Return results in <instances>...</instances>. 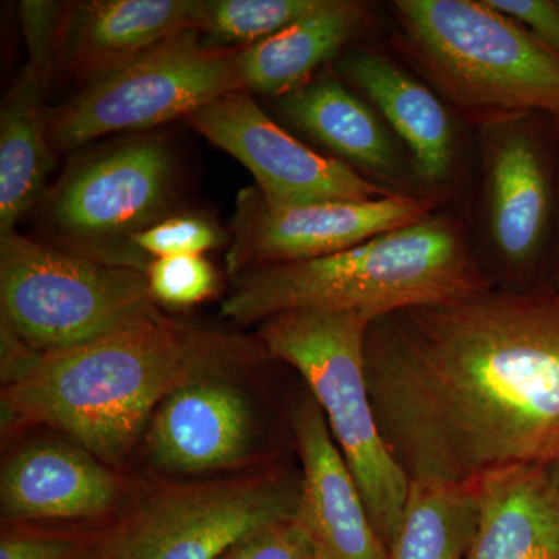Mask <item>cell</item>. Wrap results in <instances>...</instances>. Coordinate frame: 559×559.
<instances>
[{"instance_id":"1","label":"cell","mask_w":559,"mask_h":559,"mask_svg":"<svg viewBox=\"0 0 559 559\" xmlns=\"http://www.w3.org/2000/svg\"><path fill=\"white\" fill-rule=\"evenodd\" d=\"M382 439L411 481L540 465L559 433V289L491 286L370 323Z\"/></svg>"},{"instance_id":"2","label":"cell","mask_w":559,"mask_h":559,"mask_svg":"<svg viewBox=\"0 0 559 559\" xmlns=\"http://www.w3.org/2000/svg\"><path fill=\"white\" fill-rule=\"evenodd\" d=\"M229 334L168 318L58 352H38L2 388V428L46 426L119 469L160 401Z\"/></svg>"},{"instance_id":"3","label":"cell","mask_w":559,"mask_h":559,"mask_svg":"<svg viewBox=\"0 0 559 559\" xmlns=\"http://www.w3.org/2000/svg\"><path fill=\"white\" fill-rule=\"evenodd\" d=\"M491 286L465 218L441 207L344 252L241 272L221 312L241 325L299 310L358 311L377 320Z\"/></svg>"},{"instance_id":"4","label":"cell","mask_w":559,"mask_h":559,"mask_svg":"<svg viewBox=\"0 0 559 559\" xmlns=\"http://www.w3.org/2000/svg\"><path fill=\"white\" fill-rule=\"evenodd\" d=\"M389 47L471 130L522 114L559 124V60L488 0H393Z\"/></svg>"},{"instance_id":"5","label":"cell","mask_w":559,"mask_h":559,"mask_svg":"<svg viewBox=\"0 0 559 559\" xmlns=\"http://www.w3.org/2000/svg\"><path fill=\"white\" fill-rule=\"evenodd\" d=\"M371 322L358 311L280 312L261 322L260 342L267 356L307 382L389 551L403 524L411 480L382 439L371 406L364 360Z\"/></svg>"},{"instance_id":"6","label":"cell","mask_w":559,"mask_h":559,"mask_svg":"<svg viewBox=\"0 0 559 559\" xmlns=\"http://www.w3.org/2000/svg\"><path fill=\"white\" fill-rule=\"evenodd\" d=\"M476 170L465 218L495 286L549 285L559 224V124L522 114L474 130Z\"/></svg>"},{"instance_id":"7","label":"cell","mask_w":559,"mask_h":559,"mask_svg":"<svg viewBox=\"0 0 559 559\" xmlns=\"http://www.w3.org/2000/svg\"><path fill=\"white\" fill-rule=\"evenodd\" d=\"M2 319L38 352H58L165 319L145 272L110 266L14 230L0 237Z\"/></svg>"},{"instance_id":"8","label":"cell","mask_w":559,"mask_h":559,"mask_svg":"<svg viewBox=\"0 0 559 559\" xmlns=\"http://www.w3.org/2000/svg\"><path fill=\"white\" fill-rule=\"evenodd\" d=\"M176 176L170 146L153 134L95 151L51 190L44 207L47 229L57 248L146 274L153 260L132 238L173 215Z\"/></svg>"},{"instance_id":"9","label":"cell","mask_w":559,"mask_h":559,"mask_svg":"<svg viewBox=\"0 0 559 559\" xmlns=\"http://www.w3.org/2000/svg\"><path fill=\"white\" fill-rule=\"evenodd\" d=\"M299 506L300 480L277 471L164 481L131 496L106 527L105 559H218Z\"/></svg>"},{"instance_id":"10","label":"cell","mask_w":559,"mask_h":559,"mask_svg":"<svg viewBox=\"0 0 559 559\" xmlns=\"http://www.w3.org/2000/svg\"><path fill=\"white\" fill-rule=\"evenodd\" d=\"M237 53L209 44L198 28L176 33L50 110L51 146L70 151L116 132L187 120L210 103L245 91Z\"/></svg>"},{"instance_id":"11","label":"cell","mask_w":559,"mask_h":559,"mask_svg":"<svg viewBox=\"0 0 559 559\" xmlns=\"http://www.w3.org/2000/svg\"><path fill=\"white\" fill-rule=\"evenodd\" d=\"M252 347L227 336L167 393L145 430V451L171 476H209L249 465L259 444V417L240 382Z\"/></svg>"},{"instance_id":"12","label":"cell","mask_w":559,"mask_h":559,"mask_svg":"<svg viewBox=\"0 0 559 559\" xmlns=\"http://www.w3.org/2000/svg\"><path fill=\"white\" fill-rule=\"evenodd\" d=\"M444 202L395 193L367 201H325L275 207L257 187L241 190L230 227L231 275L333 255L428 218Z\"/></svg>"},{"instance_id":"13","label":"cell","mask_w":559,"mask_h":559,"mask_svg":"<svg viewBox=\"0 0 559 559\" xmlns=\"http://www.w3.org/2000/svg\"><path fill=\"white\" fill-rule=\"evenodd\" d=\"M187 123L245 165L267 204L367 201L395 194L342 162L312 150L271 119L252 94L231 92Z\"/></svg>"},{"instance_id":"14","label":"cell","mask_w":559,"mask_h":559,"mask_svg":"<svg viewBox=\"0 0 559 559\" xmlns=\"http://www.w3.org/2000/svg\"><path fill=\"white\" fill-rule=\"evenodd\" d=\"M331 68L380 114L409 153L426 190L447 204L455 200L465 187L466 127L440 95L395 57L364 44Z\"/></svg>"},{"instance_id":"15","label":"cell","mask_w":559,"mask_h":559,"mask_svg":"<svg viewBox=\"0 0 559 559\" xmlns=\"http://www.w3.org/2000/svg\"><path fill=\"white\" fill-rule=\"evenodd\" d=\"M119 469L70 440L25 444L2 466V524L95 522L117 518L131 499Z\"/></svg>"},{"instance_id":"16","label":"cell","mask_w":559,"mask_h":559,"mask_svg":"<svg viewBox=\"0 0 559 559\" xmlns=\"http://www.w3.org/2000/svg\"><path fill=\"white\" fill-rule=\"evenodd\" d=\"M271 105L289 127L325 150L326 156L393 193L432 197L423 186L409 153L380 114L333 68L323 69L299 90L272 98Z\"/></svg>"},{"instance_id":"17","label":"cell","mask_w":559,"mask_h":559,"mask_svg":"<svg viewBox=\"0 0 559 559\" xmlns=\"http://www.w3.org/2000/svg\"><path fill=\"white\" fill-rule=\"evenodd\" d=\"M301 462L299 520L318 559H389L358 484L312 396L294 407Z\"/></svg>"},{"instance_id":"18","label":"cell","mask_w":559,"mask_h":559,"mask_svg":"<svg viewBox=\"0 0 559 559\" xmlns=\"http://www.w3.org/2000/svg\"><path fill=\"white\" fill-rule=\"evenodd\" d=\"M202 0L66 2L57 68L91 84L171 38L197 28Z\"/></svg>"},{"instance_id":"19","label":"cell","mask_w":559,"mask_h":559,"mask_svg":"<svg viewBox=\"0 0 559 559\" xmlns=\"http://www.w3.org/2000/svg\"><path fill=\"white\" fill-rule=\"evenodd\" d=\"M377 22L374 3L326 0L322 9L285 31L238 49L242 90L271 98L299 90L345 51L362 44Z\"/></svg>"},{"instance_id":"20","label":"cell","mask_w":559,"mask_h":559,"mask_svg":"<svg viewBox=\"0 0 559 559\" xmlns=\"http://www.w3.org/2000/svg\"><path fill=\"white\" fill-rule=\"evenodd\" d=\"M477 521L466 559H559V489L540 465L476 481Z\"/></svg>"},{"instance_id":"21","label":"cell","mask_w":559,"mask_h":559,"mask_svg":"<svg viewBox=\"0 0 559 559\" xmlns=\"http://www.w3.org/2000/svg\"><path fill=\"white\" fill-rule=\"evenodd\" d=\"M46 76L32 64L22 69L0 110V237L40 200L55 170L49 112L44 106Z\"/></svg>"},{"instance_id":"22","label":"cell","mask_w":559,"mask_h":559,"mask_svg":"<svg viewBox=\"0 0 559 559\" xmlns=\"http://www.w3.org/2000/svg\"><path fill=\"white\" fill-rule=\"evenodd\" d=\"M476 521V484L411 481L389 559H466Z\"/></svg>"},{"instance_id":"23","label":"cell","mask_w":559,"mask_h":559,"mask_svg":"<svg viewBox=\"0 0 559 559\" xmlns=\"http://www.w3.org/2000/svg\"><path fill=\"white\" fill-rule=\"evenodd\" d=\"M326 0H202L198 31L213 46L240 49L310 16Z\"/></svg>"},{"instance_id":"24","label":"cell","mask_w":559,"mask_h":559,"mask_svg":"<svg viewBox=\"0 0 559 559\" xmlns=\"http://www.w3.org/2000/svg\"><path fill=\"white\" fill-rule=\"evenodd\" d=\"M106 527L2 524L0 559H105Z\"/></svg>"},{"instance_id":"25","label":"cell","mask_w":559,"mask_h":559,"mask_svg":"<svg viewBox=\"0 0 559 559\" xmlns=\"http://www.w3.org/2000/svg\"><path fill=\"white\" fill-rule=\"evenodd\" d=\"M146 280L154 301L176 310L212 299L219 285L215 267L204 255L154 259L146 270Z\"/></svg>"},{"instance_id":"26","label":"cell","mask_w":559,"mask_h":559,"mask_svg":"<svg viewBox=\"0 0 559 559\" xmlns=\"http://www.w3.org/2000/svg\"><path fill=\"white\" fill-rule=\"evenodd\" d=\"M226 231L215 221L198 213H179L162 219L132 238V245L148 259L204 255L226 245Z\"/></svg>"},{"instance_id":"27","label":"cell","mask_w":559,"mask_h":559,"mask_svg":"<svg viewBox=\"0 0 559 559\" xmlns=\"http://www.w3.org/2000/svg\"><path fill=\"white\" fill-rule=\"evenodd\" d=\"M218 559H318L299 516L250 533Z\"/></svg>"},{"instance_id":"28","label":"cell","mask_w":559,"mask_h":559,"mask_svg":"<svg viewBox=\"0 0 559 559\" xmlns=\"http://www.w3.org/2000/svg\"><path fill=\"white\" fill-rule=\"evenodd\" d=\"M64 9L66 2L55 0H22L17 5L28 64L38 69L47 80L57 69L58 38Z\"/></svg>"},{"instance_id":"29","label":"cell","mask_w":559,"mask_h":559,"mask_svg":"<svg viewBox=\"0 0 559 559\" xmlns=\"http://www.w3.org/2000/svg\"><path fill=\"white\" fill-rule=\"evenodd\" d=\"M527 27L559 60V0H488Z\"/></svg>"},{"instance_id":"30","label":"cell","mask_w":559,"mask_h":559,"mask_svg":"<svg viewBox=\"0 0 559 559\" xmlns=\"http://www.w3.org/2000/svg\"><path fill=\"white\" fill-rule=\"evenodd\" d=\"M540 466L546 469L547 476L550 477V480L554 481L559 489V433L554 444H551L549 454H547V457L540 463Z\"/></svg>"},{"instance_id":"31","label":"cell","mask_w":559,"mask_h":559,"mask_svg":"<svg viewBox=\"0 0 559 559\" xmlns=\"http://www.w3.org/2000/svg\"><path fill=\"white\" fill-rule=\"evenodd\" d=\"M559 282V224L557 231V240H555L554 253H551V263L549 272V285Z\"/></svg>"},{"instance_id":"32","label":"cell","mask_w":559,"mask_h":559,"mask_svg":"<svg viewBox=\"0 0 559 559\" xmlns=\"http://www.w3.org/2000/svg\"><path fill=\"white\" fill-rule=\"evenodd\" d=\"M555 288H558L559 289V282L558 283H555Z\"/></svg>"}]
</instances>
